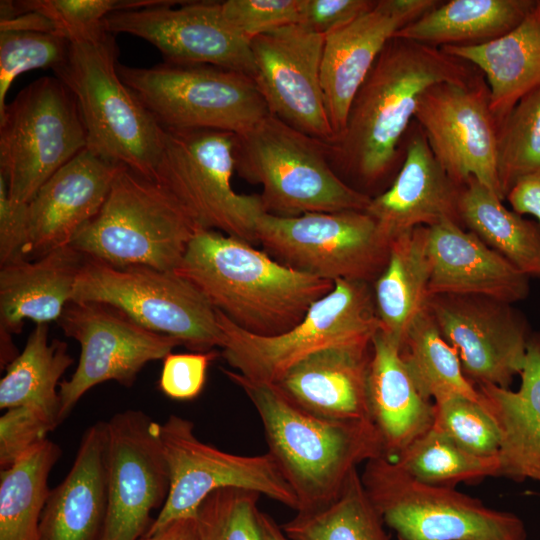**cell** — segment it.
Wrapping results in <instances>:
<instances>
[{"label":"cell","instance_id":"1","mask_svg":"<svg viewBox=\"0 0 540 540\" xmlns=\"http://www.w3.org/2000/svg\"><path fill=\"white\" fill-rule=\"evenodd\" d=\"M470 68L439 47L390 39L357 91L343 132L326 142L334 171L365 187L381 182L398 163L421 95L442 82L473 79Z\"/></svg>","mask_w":540,"mask_h":540},{"label":"cell","instance_id":"2","mask_svg":"<svg viewBox=\"0 0 540 540\" xmlns=\"http://www.w3.org/2000/svg\"><path fill=\"white\" fill-rule=\"evenodd\" d=\"M175 272L237 327L258 336L292 329L334 288L248 242L206 229L196 230Z\"/></svg>","mask_w":540,"mask_h":540},{"label":"cell","instance_id":"3","mask_svg":"<svg viewBox=\"0 0 540 540\" xmlns=\"http://www.w3.org/2000/svg\"><path fill=\"white\" fill-rule=\"evenodd\" d=\"M239 386L262 422L268 453L293 489L297 512L332 502L358 465L386 456L371 421L331 420L291 402L274 384L222 369Z\"/></svg>","mask_w":540,"mask_h":540},{"label":"cell","instance_id":"4","mask_svg":"<svg viewBox=\"0 0 540 540\" xmlns=\"http://www.w3.org/2000/svg\"><path fill=\"white\" fill-rule=\"evenodd\" d=\"M114 34L70 42L55 76L73 94L87 132V148L101 158L156 181L165 129L120 78Z\"/></svg>","mask_w":540,"mask_h":540},{"label":"cell","instance_id":"5","mask_svg":"<svg viewBox=\"0 0 540 540\" xmlns=\"http://www.w3.org/2000/svg\"><path fill=\"white\" fill-rule=\"evenodd\" d=\"M235 171L260 194L266 213L365 211L371 196L346 183L330 164L326 142L268 115L234 137Z\"/></svg>","mask_w":540,"mask_h":540},{"label":"cell","instance_id":"6","mask_svg":"<svg viewBox=\"0 0 540 540\" xmlns=\"http://www.w3.org/2000/svg\"><path fill=\"white\" fill-rule=\"evenodd\" d=\"M197 229L161 184L124 167L98 214L69 245L113 266L175 271Z\"/></svg>","mask_w":540,"mask_h":540},{"label":"cell","instance_id":"7","mask_svg":"<svg viewBox=\"0 0 540 540\" xmlns=\"http://www.w3.org/2000/svg\"><path fill=\"white\" fill-rule=\"evenodd\" d=\"M360 475L399 540H527L516 514L487 507L454 487L419 481L386 456L367 461Z\"/></svg>","mask_w":540,"mask_h":540},{"label":"cell","instance_id":"8","mask_svg":"<svg viewBox=\"0 0 540 540\" xmlns=\"http://www.w3.org/2000/svg\"><path fill=\"white\" fill-rule=\"evenodd\" d=\"M216 314L222 357L237 373L265 383H275L294 364L324 348L370 344L380 329L373 293L362 281H335L298 325L277 336L251 334Z\"/></svg>","mask_w":540,"mask_h":540},{"label":"cell","instance_id":"9","mask_svg":"<svg viewBox=\"0 0 540 540\" xmlns=\"http://www.w3.org/2000/svg\"><path fill=\"white\" fill-rule=\"evenodd\" d=\"M165 131L156 181L198 229L258 243L256 226L266 211L260 194H241L232 186L235 134L210 129Z\"/></svg>","mask_w":540,"mask_h":540},{"label":"cell","instance_id":"10","mask_svg":"<svg viewBox=\"0 0 540 540\" xmlns=\"http://www.w3.org/2000/svg\"><path fill=\"white\" fill-rule=\"evenodd\" d=\"M72 301L108 305L149 330L174 337L194 352L221 347L216 310L175 271L118 267L86 257Z\"/></svg>","mask_w":540,"mask_h":540},{"label":"cell","instance_id":"11","mask_svg":"<svg viewBox=\"0 0 540 540\" xmlns=\"http://www.w3.org/2000/svg\"><path fill=\"white\" fill-rule=\"evenodd\" d=\"M117 71L164 129L241 134L269 115L253 79L237 71L165 61L149 68L118 64Z\"/></svg>","mask_w":540,"mask_h":540},{"label":"cell","instance_id":"12","mask_svg":"<svg viewBox=\"0 0 540 540\" xmlns=\"http://www.w3.org/2000/svg\"><path fill=\"white\" fill-rule=\"evenodd\" d=\"M87 143L79 107L63 82L47 76L27 85L0 114V175L10 198L29 203Z\"/></svg>","mask_w":540,"mask_h":540},{"label":"cell","instance_id":"13","mask_svg":"<svg viewBox=\"0 0 540 540\" xmlns=\"http://www.w3.org/2000/svg\"><path fill=\"white\" fill-rule=\"evenodd\" d=\"M257 242L281 264L335 282L375 281L387 265L391 241L366 211L264 213Z\"/></svg>","mask_w":540,"mask_h":540},{"label":"cell","instance_id":"14","mask_svg":"<svg viewBox=\"0 0 540 540\" xmlns=\"http://www.w3.org/2000/svg\"><path fill=\"white\" fill-rule=\"evenodd\" d=\"M161 438L169 467L167 499L145 535L169 523L195 517L201 502L220 488L236 487L255 491L296 512L299 504L274 459L262 455H238L202 442L192 421L171 414L161 424Z\"/></svg>","mask_w":540,"mask_h":540},{"label":"cell","instance_id":"15","mask_svg":"<svg viewBox=\"0 0 540 540\" xmlns=\"http://www.w3.org/2000/svg\"><path fill=\"white\" fill-rule=\"evenodd\" d=\"M57 323L81 347L76 370L59 385L62 421L94 386L116 381L130 387L147 363L164 359L182 345L174 337L149 330L117 309L96 302L71 301Z\"/></svg>","mask_w":540,"mask_h":540},{"label":"cell","instance_id":"16","mask_svg":"<svg viewBox=\"0 0 540 540\" xmlns=\"http://www.w3.org/2000/svg\"><path fill=\"white\" fill-rule=\"evenodd\" d=\"M414 118L435 158L456 183L463 186L474 178L502 199L496 157L499 124L481 75L467 82L433 85L421 95Z\"/></svg>","mask_w":540,"mask_h":540},{"label":"cell","instance_id":"17","mask_svg":"<svg viewBox=\"0 0 540 540\" xmlns=\"http://www.w3.org/2000/svg\"><path fill=\"white\" fill-rule=\"evenodd\" d=\"M108 508L102 540H139L151 512L163 507L170 487L161 424L141 410L107 421Z\"/></svg>","mask_w":540,"mask_h":540},{"label":"cell","instance_id":"18","mask_svg":"<svg viewBox=\"0 0 540 540\" xmlns=\"http://www.w3.org/2000/svg\"><path fill=\"white\" fill-rule=\"evenodd\" d=\"M222 1H166L121 10L104 20L111 34L126 33L151 43L174 64L211 65L253 78L250 40L224 16Z\"/></svg>","mask_w":540,"mask_h":540},{"label":"cell","instance_id":"19","mask_svg":"<svg viewBox=\"0 0 540 540\" xmlns=\"http://www.w3.org/2000/svg\"><path fill=\"white\" fill-rule=\"evenodd\" d=\"M427 308L478 385L509 388L520 375L530 331L511 304L475 295H430Z\"/></svg>","mask_w":540,"mask_h":540},{"label":"cell","instance_id":"20","mask_svg":"<svg viewBox=\"0 0 540 540\" xmlns=\"http://www.w3.org/2000/svg\"><path fill=\"white\" fill-rule=\"evenodd\" d=\"M325 36L301 23L251 39L253 81L269 114L324 142L333 139L321 87Z\"/></svg>","mask_w":540,"mask_h":540},{"label":"cell","instance_id":"21","mask_svg":"<svg viewBox=\"0 0 540 540\" xmlns=\"http://www.w3.org/2000/svg\"><path fill=\"white\" fill-rule=\"evenodd\" d=\"M439 3L377 0L371 9L325 36L320 79L333 139L343 132L352 101L387 42Z\"/></svg>","mask_w":540,"mask_h":540},{"label":"cell","instance_id":"22","mask_svg":"<svg viewBox=\"0 0 540 540\" xmlns=\"http://www.w3.org/2000/svg\"><path fill=\"white\" fill-rule=\"evenodd\" d=\"M124 167L85 148L56 171L28 203L26 258L69 245L98 214Z\"/></svg>","mask_w":540,"mask_h":540},{"label":"cell","instance_id":"23","mask_svg":"<svg viewBox=\"0 0 540 540\" xmlns=\"http://www.w3.org/2000/svg\"><path fill=\"white\" fill-rule=\"evenodd\" d=\"M462 187L439 164L418 126L391 186L372 197L365 211L390 241L420 226L431 227L445 221L462 225Z\"/></svg>","mask_w":540,"mask_h":540},{"label":"cell","instance_id":"24","mask_svg":"<svg viewBox=\"0 0 540 540\" xmlns=\"http://www.w3.org/2000/svg\"><path fill=\"white\" fill-rule=\"evenodd\" d=\"M429 295H475L509 304L529 294V276L462 225L428 227Z\"/></svg>","mask_w":540,"mask_h":540},{"label":"cell","instance_id":"25","mask_svg":"<svg viewBox=\"0 0 540 540\" xmlns=\"http://www.w3.org/2000/svg\"><path fill=\"white\" fill-rule=\"evenodd\" d=\"M370 357L371 343L330 346L300 360L272 384L315 416L371 421L367 398Z\"/></svg>","mask_w":540,"mask_h":540},{"label":"cell","instance_id":"26","mask_svg":"<svg viewBox=\"0 0 540 540\" xmlns=\"http://www.w3.org/2000/svg\"><path fill=\"white\" fill-rule=\"evenodd\" d=\"M107 421L83 433L66 477L51 489L40 520V540H102L108 508Z\"/></svg>","mask_w":540,"mask_h":540},{"label":"cell","instance_id":"27","mask_svg":"<svg viewBox=\"0 0 540 540\" xmlns=\"http://www.w3.org/2000/svg\"><path fill=\"white\" fill-rule=\"evenodd\" d=\"M367 398L386 457L394 459L434 421V402L417 387L401 355V344L380 329L371 343Z\"/></svg>","mask_w":540,"mask_h":540},{"label":"cell","instance_id":"28","mask_svg":"<svg viewBox=\"0 0 540 540\" xmlns=\"http://www.w3.org/2000/svg\"><path fill=\"white\" fill-rule=\"evenodd\" d=\"M518 390L478 385L500 433L498 477L540 483V332L531 333Z\"/></svg>","mask_w":540,"mask_h":540},{"label":"cell","instance_id":"29","mask_svg":"<svg viewBox=\"0 0 540 540\" xmlns=\"http://www.w3.org/2000/svg\"><path fill=\"white\" fill-rule=\"evenodd\" d=\"M86 256L71 245L55 248L38 260L23 259L0 269V334H18L26 319L36 324L58 321L72 301Z\"/></svg>","mask_w":540,"mask_h":540},{"label":"cell","instance_id":"30","mask_svg":"<svg viewBox=\"0 0 540 540\" xmlns=\"http://www.w3.org/2000/svg\"><path fill=\"white\" fill-rule=\"evenodd\" d=\"M445 53L478 68L500 125L520 99L540 87V1L513 30L478 45H447Z\"/></svg>","mask_w":540,"mask_h":540},{"label":"cell","instance_id":"31","mask_svg":"<svg viewBox=\"0 0 540 540\" xmlns=\"http://www.w3.org/2000/svg\"><path fill=\"white\" fill-rule=\"evenodd\" d=\"M429 279L428 227H416L395 237L387 265L374 281L373 296L380 330L401 345L427 307Z\"/></svg>","mask_w":540,"mask_h":540},{"label":"cell","instance_id":"32","mask_svg":"<svg viewBox=\"0 0 540 540\" xmlns=\"http://www.w3.org/2000/svg\"><path fill=\"white\" fill-rule=\"evenodd\" d=\"M534 0H451L439 3L394 37L443 47L478 45L516 28L533 10Z\"/></svg>","mask_w":540,"mask_h":540},{"label":"cell","instance_id":"33","mask_svg":"<svg viewBox=\"0 0 540 540\" xmlns=\"http://www.w3.org/2000/svg\"><path fill=\"white\" fill-rule=\"evenodd\" d=\"M459 214L488 247L529 277H540V224L502 204V199L474 178L462 187Z\"/></svg>","mask_w":540,"mask_h":540},{"label":"cell","instance_id":"34","mask_svg":"<svg viewBox=\"0 0 540 540\" xmlns=\"http://www.w3.org/2000/svg\"><path fill=\"white\" fill-rule=\"evenodd\" d=\"M74 362L65 342L49 343L47 324H37L0 380V408H40L60 417V378Z\"/></svg>","mask_w":540,"mask_h":540},{"label":"cell","instance_id":"35","mask_svg":"<svg viewBox=\"0 0 540 540\" xmlns=\"http://www.w3.org/2000/svg\"><path fill=\"white\" fill-rule=\"evenodd\" d=\"M61 454V447L46 439L1 470L0 540H40L48 477Z\"/></svg>","mask_w":540,"mask_h":540},{"label":"cell","instance_id":"36","mask_svg":"<svg viewBox=\"0 0 540 540\" xmlns=\"http://www.w3.org/2000/svg\"><path fill=\"white\" fill-rule=\"evenodd\" d=\"M401 355L421 393L433 402L449 397L479 400L459 356L446 341L428 308L410 326Z\"/></svg>","mask_w":540,"mask_h":540},{"label":"cell","instance_id":"37","mask_svg":"<svg viewBox=\"0 0 540 540\" xmlns=\"http://www.w3.org/2000/svg\"><path fill=\"white\" fill-rule=\"evenodd\" d=\"M371 502L358 469L329 504L296 515L281 525L291 540H391Z\"/></svg>","mask_w":540,"mask_h":540},{"label":"cell","instance_id":"38","mask_svg":"<svg viewBox=\"0 0 540 540\" xmlns=\"http://www.w3.org/2000/svg\"><path fill=\"white\" fill-rule=\"evenodd\" d=\"M392 460L415 479L446 487L498 477L500 470L498 455L483 457L469 453L434 426Z\"/></svg>","mask_w":540,"mask_h":540},{"label":"cell","instance_id":"39","mask_svg":"<svg viewBox=\"0 0 540 540\" xmlns=\"http://www.w3.org/2000/svg\"><path fill=\"white\" fill-rule=\"evenodd\" d=\"M496 157L502 199L521 180L540 174V87L520 99L500 123Z\"/></svg>","mask_w":540,"mask_h":540},{"label":"cell","instance_id":"40","mask_svg":"<svg viewBox=\"0 0 540 540\" xmlns=\"http://www.w3.org/2000/svg\"><path fill=\"white\" fill-rule=\"evenodd\" d=\"M260 496L236 487L211 492L195 514L199 539L264 540L257 506Z\"/></svg>","mask_w":540,"mask_h":540},{"label":"cell","instance_id":"41","mask_svg":"<svg viewBox=\"0 0 540 540\" xmlns=\"http://www.w3.org/2000/svg\"><path fill=\"white\" fill-rule=\"evenodd\" d=\"M13 3L16 16L37 12L53 23L58 34L72 42L104 31V20L113 12L151 7L158 4V0H21Z\"/></svg>","mask_w":540,"mask_h":540},{"label":"cell","instance_id":"42","mask_svg":"<svg viewBox=\"0 0 540 540\" xmlns=\"http://www.w3.org/2000/svg\"><path fill=\"white\" fill-rule=\"evenodd\" d=\"M70 41L57 33L10 31L0 32V114L13 81L22 73L51 68L64 63Z\"/></svg>","mask_w":540,"mask_h":540},{"label":"cell","instance_id":"43","mask_svg":"<svg viewBox=\"0 0 540 540\" xmlns=\"http://www.w3.org/2000/svg\"><path fill=\"white\" fill-rule=\"evenodd\" d=\"M432 426L469 453L498 455V427L479 400L456 396L434 402Z\"/></svg>","mask_w":540,"mask_h":540},{"label":"cell","instance_id":"44","mask_svg":"<svg viewBox=\"0 0 540 540\" xmlns=\"http://www.w3.org/2000/svg\"><path fill=\"white\" fill-rule=\"evenodd\" d=\"M61 422L32 406L6 409L0 417V468L11 467L26 452L39 445Z\"/></svg>","mask_w":540,"mask_h":540},{"label":"cell","instance_id":"45","mask_svg":"<svg viewBox=\"0 0 540 540\" xmlns=\"http://www.w3.org/2000/svg\"><path fill=\"white\" fill-rule=\"evenodd\" d=\"M221 7L225 18L250 41L301 19V0H226Z\"/></svg>","mask_w":540,"mask_h":540},{"label":"cell","instance_id":"46","mask_svg":"<svg viewBox=\"0 0 540 540\" xmlns=\"http://www.w3.org/2000/svg\"><path fill=\"white\" fill-rule=\"evenodd\" d=\"M216 350L208 352L170 353L163 359L159 378L160 390L175 400L196 398L205 385L206 373Z\"/></svg>","mask_w":540,"mask_h":540},{"label":"cell","instance_id":"47","mask_svg":"<svg viewBox=\"0 0 540 540\" xmlns=\"http://www.w3.org/2000/svg\"><path fill=\"white\" fill-rule=\"evenodd\" d=\"M29 239L28 203L13 201L0 175V265L26 258Z\"/></svg>","mask_w":540,"mask_h":540},{"label":"cell","instance_id":"48","mask_svg":"<svg viewBox=\"0 0 540 540\" xmlns=\"http://www.w3.org/2000/svg\"><path fill=\"white\" fill-rule=\"evenodd\" d=\"M376 1L301 0L300 23L326 36L371 9Z\"/></svg>","mask_w":540,"mask_h":540},{"label":"cell","instance_id":"49","mask_svg":"<svg viewBox=\"0 0 540 540\" xmlns=\"http://www.w3.org/2000/svg\"><path fill=\"white\" fill-rule=\"evenodd\" d=\"M506 199L513 210L521 215L529 214L540 224V174L527 177L518 182Z\"/></svg>","mask_w":540,"mask_h":540},{"label":"cell","instance_id":"50","mask_svg":"<svg viewBox=\"0 0 540 540\" xmlns=\"http://www.w3.org/2000/svg\"><path fill=\"white\" fill-rule=\"evenodd\" d=\"M10 31L57 33L53 23L37 12H24L12 19L0 21V32Z\"/></svg>","mask_w":540,"mask_h":540},{"label":"cell","instance_id":"51","mask_svg":"<svg viewBox=\"0 0 540 540\" xmlns=\"http://www.w3.org/2000/svg\"><path fill=\"white\" fill-rule=\"evenodd\" d=\"M139 540H200L195 517L177 519L151 535Z\"/></svg>","mask_w":540,"mask_h":540},{"label":"cell","instance_id":"52","mask_svg":"<svg viewBox=\"0 0 540 540\" xmlns=\"http://www.w3.org/2000/svg\"><path fill=\"white\" fill-rule=\"evenodd\" d=\"M259 518L264 540H291L269 514L260 511Z\"/></svg>","mask_w":540,"mask_h":540}]
</instances>
